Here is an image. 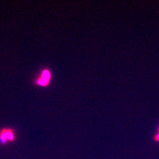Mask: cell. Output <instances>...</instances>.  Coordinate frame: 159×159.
<instances>
[{
    "label": "cell",
    "mask_w": 159,
    "mask_h": 159,
    "mask_svg": "<svg viewBox=\"0 0 159 159\" xmlns=\"http://www.w3.org/2000/svg\"><path fill=\"white\" fill-rule=\"evenodd\" d=\"M153 140L155 142L159 143V125L157 129V132L153 136Z\"/></svg>",
    "instance_id": "3"
},
{
    "label": "cell",
    "mask_w": 159,
    "mask_h": 159,
    "mask_svg": "<svg viewBox=\"0 0 159 159\" xmlns=\"http://www.w3.org/2000/svg\"><path fill=\"white\" fill-rule=\"evenodd\" d=\"M52 80V72L49 67L41 68L33 81L34 85L41 88H48L51 85Z\"/></svg>",
    "instance_id": "1"
},
{
    "label": "cell",
    "mask_w": 159,
    "mask_h": 159,
    "mask_svg": "<svg viewBox=\"0 0 159 159\" xmlns=\"http://www.w3.org/2000/svg\"><path fill=\"white\" fill-rule=\"evenodd\" d=\"M16 139L15 131L11 127H3L0 130V143L2 145L8 142H14Z\"/></svg>",
    "instance_id": "2"
}]
</instances>
